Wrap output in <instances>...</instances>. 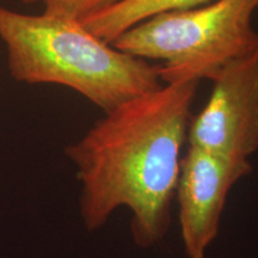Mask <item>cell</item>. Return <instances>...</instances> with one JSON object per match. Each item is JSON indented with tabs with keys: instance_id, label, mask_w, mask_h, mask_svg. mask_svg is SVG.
Returning a JSON list of instances; mask_svg holds the SVG:
<instances>
[{
	"instance_id": "1",
	"label": "cell",
	"mask_w": 258,
	"mask_h": 258,
	"mask_svg": "<svg viewBox=\"0 0 258 258\" xmlns=\"http://www.w3.org/2000/svg\"><path fill=\"white\" fill-rule=\"evenodd\" d=\"M199 82L164 84L105 112L66 156L82 184L80 215L89 231L116 209L132 212V235L140 247L157 244L171 222Z\"/></svg>"
},
{
	"instance_id": "2",
	"label": "cell",
	"mask_w": 258,
	"mask_h": 258,
	"mask_svg": "<svg viewBox=\"0 0 258 258\" xmlns=\"http://www.w3.org/2000/svg\"><path fill=\"white\" fill-rule=\"evenodd\" d=\"M0 40L16 80L66 86L104 112L163 85L157 66L116 49L76 19L0 5Z\"/></svg>"
},
{
	"instance_id": "3",
	"label": "cell",
	"mask_w": 258,
	"mask_h": 258,
	"mask_svg": "<svg viewBox=\"0 0 258 258\" xmlns=\"http://www.w3.org/2000/svg\"><path fill=\"white\" fill-rule=\"evenodd\" d=\"M258 0H212L159 12L111 42L138 59L161 61L163 84L213 80L227 63L258 47L253 14Z\"/></svg>"
},
{
	"instance_id": "4",
	"label": "cell",
	"mask_w": 258,
	"mask_h": 258,
	"mask_svg": "<svg viewBox=\"0 0 258 258\" xmlns=\"http://www.w3.org/2000/svg\"><path fill=\"white\" fill-rule=\"evenodd\" d=\"M189 146L239 160L258 150V47L213 79L208 102L190 118Z\"/></svg>"
},
{
	"instance_id": "5",
	"label": "cell",
	"mask_w": 258,
	"mask_h": 258,
	"mask_svg": "<svg viewBox=\"0 0 258 258\" xmlns=\"http://www.w3.org/2000/svg\"><path fill=\"white\" fill-rule=\"evenodd\" d=\"M250 160L189 146L180 160L176 196L182 243L189 258H205L217 238L226 200L235 183L250 175Z\"/></svg>"
},
{
	"instance_id": "6",
	"label": "cell",
	"mask_w": 258,
	"mask_h": 258,
	"mask_svg": "<svg viewBox=\"0 0 258 258\" xmlns=\"http://www.w3.org/2000/svg\"><path fill=\"white\" fill-rule=\"evenodd\" d=\"M209 2L212 0H121L110 8L84 18L80 23L95 36L111 43L122 32L151 16Z\"/></svg>"
},
{
	"instance_id": "7",
	"label": "cell",
	"mask_w": 258,
	"mask_h": 258,
	"mask_svg": "<svg viewBox=\"0 0 258 258\" xmlns=\"http://www.w3.org/2000/svg\"><path fill=\"white\" fill-rule=\"evenodd\" d=\"M121 0H43V14L83 21Z\"/></svg>"
},
{
	"instance_id": "8",
	"label": "cell",
	"mask_w": 258,
	"mask_h": 258,
	"mask_svg": "<svg viewBox=\"0 0 258 258\" xmlns=\"http://www.w3.org/2000/svg\"><path fill=\"white\" fill-rule=\"evenodd\" d=\"M10 2H17L24 5H31V4H36V3H40V2L42 3L43 0H10Z\"/></svg>"
}]
</instances>
